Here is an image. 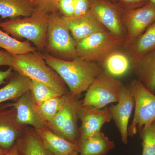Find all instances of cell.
Here are the masks:
<instances>
[{
	"label": "cell",
	"mask_w": 155,
	"mask_h": 155,
	"mask_svg": "<svg viewBox=\"0 0 155 155\" xmlns=\"http://www.w3.org/2000/svg\"><path fill=\"white\" fill-rule=\"evenodd\" d=\"M42 54L48 65L58 73L68 87L69 93L72 97H79L104 71L98 63L84 61L78 57L67 61L47 52Z\"/></svg>",
	"instance_id": "cell-1"
},
{
	"label": "cell",
	"mask_w": 155,
	"mask_h": 155,
	"mask_svg": "<svg viewBox=\"0 0 155 155\" xmlns=\"http://www.w3.org/2000/svg\"><path fill=\"white\" fill-rule=\"evenodd\" d=\"M11 67L19 75L45 84L61 95L69 93L64 81L48 65L40 52L14 55Z\"/></svg>",
	"instance_id": "cell-2"
},
{
	"label": "cell",
	"mask_w": 155,
	"mask_h": 155,
	"mask_svg": "<svg viewBox=\"0 0 155 155\" xmlns=\"http://www.w3.org/2000/svg\"><path fill=\"white\" fill-rule=\"evenodd\" d=\"M50 14L35 9L28 17L0 21V27L14 38L26 39L41 51L45 47Z\"/></svg>",
	"instance_id": "cell-3"
},
{
	"label": "cell",
	"mask_w": 155,
	"mask_h": 155,
	"mask_svg": "<svg viewBox=\"0 0 155 155\" xmlns=\"http://www.w3.org/2000/svg\"><path fill=\"white\" fill-rule=\"evenodd\" d=\"M45 47L60 59L70 61L77 57L76 42L58 11L50 14Z\"/></svg>",
	"instance_id": "cell-4"
},
{
	"label": "cell",
	"mask_w": 155,
	"mask_h": 155,
	"mask_svg": "<svg viewBox=\"0 0 155 155\" xmlns=\"http://www.w3.org/2000/svg\"><path fill=\"white\" fill-rule=\"evenodd\" d=\"M127 87L134 100V116L128 128V135L133 137L155 121V95L138 79L132 81Z\"/></svg>",
	"instance_id": "cell-5"
},
{
	"label": "cell",
	"mask_w": 155,
	"mask_h": 155,
	"mask_svg": "<svg viewBox=\"0 0 155 155\" xmlns=\"http://www.w3.org/2000/svg\"><path fill=\"white\" fill-rule=\"evenodd\" d=\"M123 44L124 41L107 30L97 32L76 43L77 57L100 64L109 54Z\"/></svg>",
	"instance_id": "cell-6"
},
{
	"label": "cell",
	"mask_w": 155,
	"mask_h": 155,
	"mask_svg": "<svg viewBox=\"0 0 155 155\" xmlns=\"http://www.w3.org/2000/svg\"><path fill=\"white\" fill-rule=\"evenodd\" d=\"M124 86L118 78L104 71L86 91L82 105L101 109L111 103H117Z\"/></svg>",
	"instance_id": "cell-7"
},
{
	"label": "cell",
	"mask_w": 155,
	"mask_h": 155,
	"mask_svg": "<svg viewBox=\"0 0 155 155\" xmlns=\"http://www.w3.org/2000/svg\"><path fill=\"white\" fill-rule=\"evenodd\" d=\"M82 101L78 97L66 95L63 107L54 120L47 127L58 135L78 144L79 128L78 126V112Z\"/></svg>",
	"instance_id": "cell-8"
},
{
	"label": "cell",
	"mask_w": 155,
	"mask_h": 155,
	"mask_svg": "<svg viewBox=\"0 0 155 155\" xmlns=\"http://www.w3.org/2000/svg\"><path fill=\"white\" fill-rule=\"evenodd\" d=\"M90 11L95 18L108 31L122 41L126 32L123 24L124 10L111 0H89Z\"/></svg>",
	"instance_id": "cell-9"
},
{
	"label": "cell",
	"mask_w": 155,
	"mask_h": 155,
	"mask_svg": "<svg viewBox=\"0 0 155 155\" xmlns=\"http://www.w3.org/2000/svg\"><path fill=\"white\" fill-rule=\"evenodd\" d=\"M126 35L123 48H127L155 21V5L150 2L144 6L123 11Z\"/></svg>",
	"instance_id": "cell-10"
},
{
	"label": "cell",
	"mask_w": 155,
	"mask_h": 155,
	"mask_svg": "<svg viewBox=\"0 0 155 155\" xmlns=\"http://www.w3.org/2000/svg\"><path fill=\"white\" fill-rule=\"evenodd\" d=\"M78 116L81 121L78 141L101 131L104 124L112 119L108 107L97 109L91 106H83L82 104L78 110Z\"/></svg>",
	"instance_id": "cell-11"
},
{
	"label": "cell",
	"mask_w": 155,
	"mask_h": 155,
	"mask_svg": "<svg viewBox=\"0 0 155 155\" xmlns=\"http://www.w3.org/2000/svg\"><path fill=\"white\" fill-rule=\"evenodd\" d=\"M2 107H14L15 109L16 121L18 125L22 126L30 125L36 130L46 126L39 114L37 105L34 101L29 91L14 103Z\"/></svg>",
	"instance_id": "cell-12"
},
{
	"label": "cell",
	"mask_w": 155,
	"mask_h": 155,
	"mask_svg": "<svg viewBox=\"0 0 155 155\" xmlns=\"http://www.w3.org/2000/svg\"><path fill=\"white\" fill-rule=\"evenodd\" d=\"M134 106L133 96L127 86H123L120 99L116 104H112L109 108L112 119L119 130L123 143L128 142V125Z\"/></svg>",
	"instance_id": "cell-13"
},
{
	"label": "cell",
	"mask_w": 155,
	"mask_h": 155,
	"mask_svg": "<svg viewBox=\"0 0 155 155\" xmlns=\"http://www.w3.org/2000/svg\"><path fill=\"white\" fill-rule=\"evenodd\" d=\"M63 18L76 43L93 34L107 30L98 21L91 11L81 17Z\"/></svg>",
	"instance_id": "cell-14"
},
{
	"label": "cell",
	"mask_w": 155,
	"mask_h": 155,
	"mask_svg": "<svg viewBox=\"0 0 155 155\" xmlns=\"http://www.w3.org/2000/svg\"><path fill=\"white\" fill-rule=\"evenodd\" d=\"M36 131L52 155H69L78 152V144L54 133L47 126Z\"/></svg>",
	"instance_id": "cell-15"
},
{
	"label": "cell",
	"mask_w": 155,
	"mask_h": 155,
	"mask_svg": "<svg viewBox=\"0 0 155 155\" xmlns=\"http://www.w3.org/2000/svg\"><path fill=\"white\" fill-rule=\"evenodd\" d=\"M23 127L24 126L16 122L15 109L14 107L8 109L0 118V147L10 150L16 143Z\"/></svg>",
	"instance_id": "cell-16"
},
{
	"label": "cell",
	"mask_w": 155,
	"mask_h": 155,
	"mask_svg": "<svg viewBox=\"0 0 155 155\" xmlns=\"http://www.w3.org/2000/svg\"><path fill=\"white\" fill-rule=\"evenodd\" d=\"M100 64L104 71L116 78L125 76L132 69V61L128 54L119 48L109 54Z\"/></svg>",
	"instance_id": "cell-17"
},
{
	"label": "cell",
	"mask_w": 155,
	"mask_h": 155,
	"mask_svg": "<svg viewBox=\"0 0 155 155\" xmlns=\"http://www.w3.org/2000/svg\"><path fill=\"white\" fill-rule=\"evenodd\" d=\"M79 155H106L115 147L110 140L101 131L78 141Z\"/></svg>",
	"instance_id": "cell-18"
},
{
	"label": "cell",
	"mask_w": 155,
	"mask_h": 155,
	"mask_svg": "<svg viewBox=\"0 0 155 155\" xmlns=\"http://www.w3.org/2000/svg\"><path fill=\"white\" fill-rule=\"evenodd\" d=\"M134 64L155 50V21L148 27L133 44L124 49Z\"/></svg>",
	"instance_id": "cell-19"
},
{
	"label": "cell",
	"mask_w": 155,
	"mask_h": 155,
	"mask_svg": "<svg viewBox=\"0 0 155 155\" xmlns=\"http://www.w3.org/2000/svg\"><path fill=\"white\" fill-rule=\"evenodd\" d=\"M16 143L21 155H52L33 127L22 130Z\"/></svg>",
	"instance_id": "cell-20"
},
{
	"label": "cell",
	"mask_w": 155,
	"mask_h": 155,
	"mask_svg": "<svg viewBox=\"0 0 155 155\" xmlns=\"http://www.w3.org/2000/svg\"><path fill=\"white\" fill-rule=\"evenodd\" d=\"M132 70L147 89L155 94V50L132 64Z\"/></svg>",
	"instance_id": "cell-21"
},
{
	"label": "cell",
	"mask_w": 155,
	"mask_h": 155,
	"mask_svg": "<svg viewBox=\"0 0 155 155\" xmlns=\"http://www.w3.org/2000/svg\"><path fill=\"white\" fill-rule=\"evenodd\" d=\"M35 10L31 0H0V16L2 19L28 17Z\"/></svg>",
	"instance_id": "cell-22"
},
{
	"label": "cell",
	"mask_w": 155,
	"mask_h": 155,
	"mask_svg": "<svg viewBox=\"0 0 155 155\" xmlns=\"http://www.w3.org/2000/svg\"><path fill=\"white\" fill-rule=\"evenodd\" d=\"M30 79L17 73L11 76L8 83L0 88V104L9 101H16L29 91Z\"/></svg>",
	"instance_id": "cell-23"
},
{
	"label": "cell",
	"mask_w": 155,
	"mask_h": 155,
	"mask_svg": "<svg viewBox=\"0 0 155 155\" xmlns=\"http://www.w3.org/2000/svg\"><path fill=\"white\" fill-rule=\"evenodd\" d=\"M0 48L13 55L37 51V48L28 41H20L0 29Z\"/></svg>",
	"instance_id": "cell-24"
},
{
	"label": "cell",
	"mask_w": 155,
	"mask_h": 155,
	"mask_svg": "<svg viewBox=\"0 0 155 155\" xmlns=\"http://www.w3.org/2000/svg\"><path fill=\"white\" fill-rule=\"evenodd\" d=\"M66 95L53 97L37 105L39 114L46 126L54 120L63 107Z\"/></svg>",
	"instance_id": "cell-25"
},
{
	"label": "cell",
	"mask_w": 155,
	"mask_h": 155,
	"mask_svg": "<svg viewBox=\"0 0 155 155\" xmlns=\"http://www.w3.org/2000/svg\"><path fill=\"white\" fill-rule=\"evenodd\" d=\"M29 91L37 105H40L53 97L62 96L46 84L32 79H30Z\"/></svg>",
	"instance_id": "cell-26"
},
{
	"label": "cell",
	"mask_w": 155,
	"mask_h": 155,
	"mask_svg": "<svg viewBox=\"0 0 155 155\" xmlns=\"http://www.w3.org/2000/svg\"><path fill=\"white\" fill-rule=\"evenodd\" d=\"M140 137L142 140V155H155V121L142 128Z\"/></svg>",
	"instance_id": "cell-27"
},
{
	"label": "cell",
	"mask_w": 155,
	"mask_h": 155,
	"mask_svg": "<svg viewBox=\"0 0 155 155\" xmlns=\"http://www.w3.org/2000/svg\"><path fill=\"white\" fill-rule=\"evenodd\" d=\"M59 1V0H31L35 9L43 10L49 14L58 12V6Z\"/></svg>",
	"instance_id": "cell-28"
},
{
	"label": "cell",
	"mask_w": 155,
	"mask_h": 155,
	"mask_svg": "<svg viewBox=\"0 0 155 155\" xmlns=\"http://www.w3.org/2000/svg\"><path fill=\"white\" fill-rule=\"evenodd\" d=\"M58 8V11L63 17H71L74 16L73 0H59Z\"/></svg>",
	"instance_id": "cell-29"
},
{
	"label": "cell",
	"mask_w": 155,
	"mask_h": 155,
	"mask_svg": "<svg viewBox=\"0 0 155 155\" xmlns=\"http://www.w3.org/2000/svg\"><path fill=\"white\" fill-rule=\"evenodd\" d=\"M124 10L138 8L149 3L150 0H115Z\"/></svg>",
	"instance_id": "cell-30"
},
{
	"label": "cell",
	"mask_w": 155,
	"mask_h": 155,
	"mask_svg": "<svg viewBox=\"0 0 155 155\" xmlns=\"http://www.w3.org/2000/svg\"><path fill=\"white\" fill-rule=\"evenodd\" d=\"M74 17L85 15L90 11L91 6L89 0H73Z\"/></svg>",
	"instance_id": "cell-31"
},
{
	"label": "cell",
	"mask_w": 155,
	"mask_h": 155,
	"mask_svg": "<svg viewBox=\"0 0 155 155\" xmlns=\"http://www.w3.org/2000/svg\"><path fill=\"white\" fill-rule=\"evenodd\" d=\"M14 55L5 50H0V66L11 67Z\"/></svg>",
	"instance_id": "cell-32"
},
{
	"label": "cell",
	"mask_w": 155,
	"mask_h": 155,
	"mask_svg": "<svg viewBox=\"0 0 155 155\" xmlns=\"http://www.w3.org/2000/svg\"><path fill=\"white\" fill-rule=\"evenodd\" d=\"M13 68L9 67L8 69L5 71H0V85L6 83V80L11 78L13 75Z\"/></svg>",
	"instance_id": "cell-33"
},
{
	"label": "cell",
	"mask_w": 155,
	"mask_h": 155,
	"mask_svg": "<svg viewBox=\"0 0 155 155\" xmlns=\"http://www.w3.org/2000/svg\"><path fill=\"white\" fill-rule=\"evenodd\" d=\"M4 155H21L16 143Z\"/></svg>",
	"instance_id": "cell-34"
},
{
	"label": "cell",
	"mask_w": 155,
	"mask_h": 155,
	"mask_svg": "<svg viewBox=\"0 0 155 155\" xmlns=\"http://www.w3.org/2000/svg\"><path fill=\"white\" fill-rule=\"evenodd\" d=\"M8 109L7 108H4L2 107H1L0 108V118L4 116L5 114L7 113V111L8 110Z\"/></svg>",
	"instance_id": "cell-35"
},
{
	"label": "cell",
	"mask_w": 155,
	"mask_h": 155,
	"mask_svg": "<svg viewBox=\"0 0 155 155\" xmlns=\"http://www.w3.org/2000/svg\"><path fill=\"white\" fill-rule=\"evenodd\" d=\"M8 150H9L4 149L0 147V155H5V154H6V153L8 152Z\"/></svg>",
	"instance_id": "cell-36"
},
{
	"label": "cell",
	"mask_w": 155,
	"mask_h": 155,
	"mask_svg": "<svg viewBox=\"0 0 155 155\" xmlns=\"http://www.w3.org/2000/svg\"><path fill=\"white\" fill-rule=\"evenodd\" d=\"M69 155H79L78 154V152H76L75 153H73Z\"/></svg>",
	"instance_id": "cell-37"
},
{
	"label": "cell",
	"mask_w": 155,
	"mask_h": 155,
	"mask_svg": "<svg viewBox=\"0 0 155 155\" xmlns=\"http://www.w3.org/2000/svg\"><path fill=\"white\" fill-rule=\"evenodd\" d=\"M150 1L151 2L153 3L155 5V0H150Z\"/></svg>",
	"instance_id": "cell-38"
},
{
	"label": "cell",
	"mask_w": 155,
	"mask_h": 155,
	"mask_svg": "<svg viewBox=\"0 0 155 155\" xmlns=\"http://www.w3.org/2000/svg\"><path fill=\"white\" fill-rule=\"evenodd\" d=\"M111 1H112V2H115V0H111Z\"/></svg>",
	"instance_id": "cell-39"
}]
</instances>
